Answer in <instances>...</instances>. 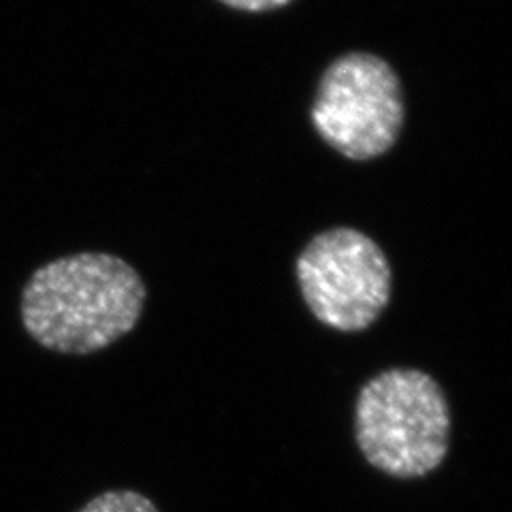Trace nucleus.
<instances>
[{"mask_svg":"<svg viewBox=\"0 0 512 512\" xmlns=\"http://www.w3.org/2000/svg\"><path fill=\"white\" fill-rule=\"evenodd\" d=\"M355 431L370 466L395 478H421L438 470L448 453L451 410L429 374L393 367L363 384Z\"/></svg>","mask_w":512,"mask_h":512,"instance_id":"obj_2","label":"nucleus"},{"mask_svg":"<svg viewBox=\"0 0 512 512\" xmlns=\"http://www.w3.org/2000/svg\"><path fill=\"white\" fill-rule=\"evenodd\" d=\"M77 512H158L152 500L131 489H114L96 495Z\"/></svg>","mask_w":512,"mask_h":512,"instance_id":"obj_5","label":"nucleus"},{"mask_svg":"<svg viewBox=\"0 0 512 512\" xmlns=\"http://www.w3.org/2000/svg\"><path fill=\"white\" fill-rule=\"evenodd\" d=\"M295 271L310 312L331 329L357 333L372 327L391 301L387 254L357 229L318 233L297 256Z\"/></svg>","mask_w":512,"mask_h":512,"instance_id":"obj_4","label":"nucleus"},{"mask_svg":"<svg viewBox=\"0 0 512 512\" xmlns=\"http://www.w3.org/2000/svg\"><path fill=\"white\" fill-rule=\"evenodd\" d=\"M310 118L335 152L350 160L378 158L402 133V82L391 64L376 54H344L320 77Z\"/></svg>","mask_w":512,"mask_h":512,"instance_id":"obj_3","label":"nucleus"},{"mask_svg":"<svg viewBox=\"0 0 512 512\" xmlns=\"http://www.w3.org/2000/svg\"><path fill=\"white\" fill-rule=\"evenodd\" d=\"M148 286L116 254L79 252L35 269L22 288L20 316L30 340L58 355L84 357L131 333Z\"/></svg>","mask_w":512,"mask_h":512,"instance_id":"obj_1","label":"nucleus"},{"mask_svg":"<svg viewBox=\"0 0 512 512\" xmlns=\"http://www.w3.org/2000/svg\"><path fill=\"white\" fill-rule=\"evenodd\" d=\"M222 5H227L237 11H248V13H265V11H276L286 7L291 0H220Z\"/></svg>","mask_w":512,"mask_h":512,"instance_id":"obj_6","label":"nucleus"}]
</instances>
